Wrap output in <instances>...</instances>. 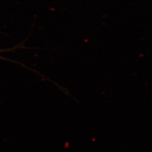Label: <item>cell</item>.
Segmentation results:
<instances>
[{
  "label": "cell",
  "instance_id": "cell-1",
  "mask_svg": "<svg viewBox=\"0 0 152 152\" xmlns=\"http://www.w3.org/2000/svg\"><path fill=\"white\" fill-rule=\"evenodd\" d=\"M3 51H5V50H0V53H1V52H3ZM0 59H4V60H7V59H6V58H3V57L1 56H0Z\"/></svg>",
  "mask_w": 152,
  "mask_h": 152
}]
</instances>
